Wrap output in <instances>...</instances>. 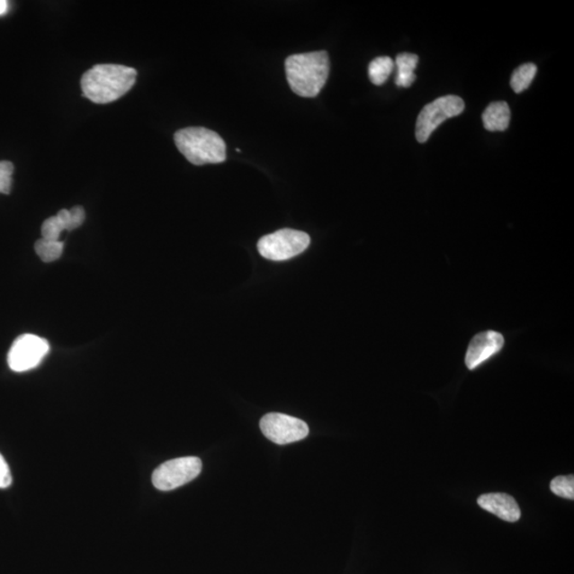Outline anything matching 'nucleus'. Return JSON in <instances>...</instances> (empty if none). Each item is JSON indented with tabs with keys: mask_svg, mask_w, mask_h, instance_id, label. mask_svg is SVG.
Returning <instances> with one entry per match:
<instances>
[{
	"mask_svg": "<svg viewBox=\"0 0 574 574\" xmlns=\"http://www.w3.org/2000/svg\"><path fill=\"white\" fill-rule=\"evenodd\" d=\"M137 76L132 67L97 64L82 76V95L99 104L113 103L132 89Z\"/></svg>",
	"mask_w": 574,
	"mask_h": 574,
	"instance_id": "nucleus-1",
	"label": "nucleus"
},
{
	"mask_svg": "<svg viewBox=\"0 0 574 574\" xmlns=\"http://www.w3.org/2000/svg\"><path fill=\"white\" fill-rule=\"evenodd\" d=\"M285 72L291 91L298 96L316 97L329 77V55L327 51L292 55L286 58Z\"/></svg>",
	"mask_w": 574,
	"mask_h": 574,
	"instance_id": "nucleus-2",
	"label": "nucleus"
},
{
	"mask_svg": "<svg viewBox=\"0 0 574 574\" xmlns=\"http://www.w3.org/2000/svg\"><path fill=\"white\" fill-rule=\"evenodd\" d=\"M175 144L186 160L197 166L218 164L227 159L225 140L207 128L181 129L175 134Z\"/></svg>",
	"mask_w": 574,
	"mask_h": 574,
	"instance_id": "nucleus-3",
	"label": "nucleus"
},
{
	"mask_svg": "<svg viewBox=\"0 0 574 574\" xmlns=\"http://www.w3.org/2000/svg\"><path fill=\"white\" fill-rule=\"evenodd\" d=\"M465 103L459 96L449 95L439 97L436 101L426 104L421 110L416 122V139L419 143H426L439 125L444 121L453 119L462 113Z\"/></svg>",
	"mask_w": 574,
	"mask_h": 574,
	"instance_id": "nucleus-4",
	"label": "nucleus"
},
{
	"mask_svg": "<svg viewBox=\"0 0 574 574\" xmlns=\"http://www.w3.org/2000/svg\"><path fill=\"white\" fill-rule=\"evenodd\" d=\"M310 239L307 233L283 229L263 237L257 243L262 256L271 261L290 260L309 247Z\"/></svg>",
	"mask_w": 574,
	"mask_h": 574,
	"instance_id": "nucleus-5",
	"label": "nucleus"
},
{
	"mask_svg": "<svg viewBox=\"0 0 574 574\" xmlns=\"http://www.w3.org/2000/svg\"><path fill=\"white\" fill-rule=\"evenodd\" d=\"M202 471V462L196 456L163 462L152 473V484L162 491L174 490L196 479Z\"/></svg>",
	"mask_w": 574,
	"mask_h": 574,
	"instance_id": "nucleus-6",
	"label": "nucleus"
},
{
	"mask_svg": "<svg viewBox=\"0 0 574 574\" xmlns=\"http://www.w3.org/2000/svg\"><path fill=\"white\" fill-rule=\"evenodd\" d=\"M49 351V344L46 339L23 334L12 345L8 354V364L12 371L23 372L40 365Z\"/></svg>",
	"mask_w": 574,
	"mask_h": 574,
	"instance_id": "nucleus-7",
	"label": "nucleus"
},
{
	"mask_svg": "<svg viewBox=\"0 0 574 574\" xmlns=\"http://www.w3.org/2000/svg\"><path fill=\"white\" fill-rule=\"evenodd\" d=\"M260 427L269 441L278 444L301 441L309 432L303 420L280 413L266 414L260 421Z\"/></svg>",
	"mask_w": 574,
	"mask_h": 574,
	"instance_id": "nucleus-8",
	"label": "nucleus"
},
{
	"mask_svg": "<svg viewBox=\"0 0 574 574\" xmlns=\"http://www.w3.org/2000/svg\"><path fill=\"white\" fill-rule=\"evenodd\" d=\"M505 347V337L493 330L479 333L468 345L465 364L470 371H474L499 354Z\"/></svg>",
	"mask_w": 574,
	"mask_h": 574,
	"instance_id": "nucleus-9",
	"label": "nucleus"
},
{
	"mask_svg": "<svg viewBox=\"0 0 574 574\" xmlns=\"http://www.w3.org/2000/svg\"><path fill=\"white\" fill-rule=\"evenodd\" d=\"M478 505L507 523H516L521 517L518 503L512 496L507 494L493 493L480 496Z\"/></svg>",
	"mask_w": 574,
	"mask_h": 574,
	"instance_id": "nucleus-10",
	"label": "nucleus"
},
{
	"mask_svg": "<svg viewBox=\"0 0 574 574\" xmlns=\"http://www.w3.org/2000/svg\"><path fill=\"white\" fill-rule=\"evenodd\" d=\"M511 121V110L505 102L490 103L484 111L483 124L486 130L506 131Z\"/></svg>",
	"mask_w": 574,
	"mask_h": 574,
	"instance_id": "nucleus-11",
	"label": "nucleus"
},
{
	"mask_svg": "<svg viewBox=\"0 0 574 574\" xmlns=\"http://www.w3.org/2000/svg\"><path fill=\"white\" fill-rule=\"evenodd\" d=\"M418 56L404 52L397 56L396 85L399 87H409L416 80L415 69L418 66Z\"/></svg>",
	"mask_w": 574,
	"mask_h": 574,
	"instance_id": "nucleus-12",
	"label": "nucleus"
},
{
	"mask_svg": "<svg viewBox=\"0 0 574 574\" xmlns=\"http://www.w3.org/2000/svg\"><path fill=\"white\" fill-rule=\"evenodd\" d=\"M395 63L390 57H379L374 58L369 64L368 75L369 79L374 85H382L389 79L392 70H394Z\"/></svg>",
	"mask_w": 574,
	"mask_h": 574,
	"instance_id": "nucleus-13",
	"label": "nucleus"
},
{
	"mask_svg": "<svg viewBox=\"0 0 574 574\" xmlns=\"http://www.w3.org/2000/svg\"><path fill=\"white\" fill-rule=\"evenodd\" d=\"M537 67L533 63H525L513 73L511 86L515 93H521L528 89L533 79L535 78Z\"/></svg>",
	"mask_w": 574,
	"mask_h": 574,
	"instance_id": "nucleus-14",
	"label": "nucleus"
},
{
	"mask_svg": "<svg viewBox=\"0 0 574 574\" xmlns=\"http://www.w3.org/2000/svg\"><path fill=\"white\" fill-rule=\"evenodd\" d=\"M35 253L40 257V260L49 263L60 259L63 254V243L47 241V239L40 238L34 246Z\"/></svg>",
	"mask_w": 574,
	"mask_h": 574,
	"instance_id": "nucleus-15",
	"label": "nucleus"
},
{
	"mask_svg": "<svg viewBox=\"0 0 574 574\" xmlns=\"http://www.w3.org/2000/svg\"><path fill=\"white\" fill-rule=\"evenodd\" d=\"M552 493L564 499H574V477L570 476H559L552 480L550 484Z\"/></svg>",
	"mask_w": 574,
	"mask_h": 574,
	"instance_id": "nucleus-16",
	"label": "nucleus"
},
{
	"mask_svg": "<svg viewBox=\"0 0 574 574\" xmlns=\"http://www.w3.org/2000/svg\"><path fill=\"white\" fill-rule=\"evenodd\" d=\"M62 231H64L62 222L58 220L57 216H52L43 222L42 238L47 239V241L58 242Z\"/></svg>",
	"mask_w": 574,
	"mask_h": 574,
	"instance_id": "nucleus-17",
	"label": "nucleus"
},
{
	"mask_svg": "<svg viewBox=\"0 0 574 574\" xmlns=\"http://www.w3.org/2000/svg\"><path fill=\"white\" fill-rule=\"evenodd\" d=\"M13 172V164L9 161H0V193L3 194H10Z\"/></svg>",
	"mask_w": 574,
	"mask_h": 574,
	"instance_id": "nucleus-18",
	"label": "nucleus"
},
{
	"mask_svg": "<svg viewBox=\"0 0 574 574\" xmlns=\"http://www.w3.org/2000/svg\"><path fill=\"white\" fill-rule=\"evenodd\" d=\"M12 483V474L9 465L4 456L0 454V489H8Z\"/></svg>",
	"mask_w": 574,
	"mask_h": 574,
	"instance_id": "nucleus-19",
	"label": "nucleus"
},
{
	"mask_svg": "<svg viewBox=\"0 0 574 574\" xmlns=\"http://www.w3.org/2000/svg\"><path fill=\"white\" fill-rule=\"evenodd\" d=\"M69 211H70V214H72L74 230L77 229V228H79L85 222V209L80 206H77V207H74L72 210H69Z\"/></svg>",
	"mask_w": 574,
	"mask_h": 574,
	"instance_id": "nucleus-20",
	"label": "nucleus"
},
{
	"mask_svg": "<svg viewBox=\"0 0 574 574\" xmlns=\"http://www.w3.org/2000/svg\"><path fill=\"white\" fill-rule=\"evenodd\" d=\"M8 10V2L5 0H0V15H3Z\"/></svg>",
	"mask_w": 574,
	"mask_h": 574,
	"instance_id": "nucleus-21",
	"label": "nucleus"
}]
</instances>
